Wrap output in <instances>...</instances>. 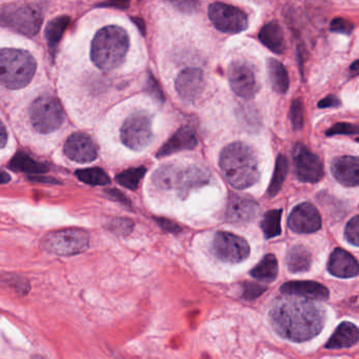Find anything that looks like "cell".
<instances>
[{"instance_id": "2", "label": "cell", "mask_w": 359, "mask_h": 359, "mask_svg": "<svg viewBox=\"0 0 359 359\" xmlns=\"http://www.w3.org/2000/svg\"><path fill=\"white\" fill-rule=\"evenodd\" d=\"M220 166L227 181L235 189L251 188L261 176L255 153L243 142L228 144L220 153Z\"/></svg>"}, {"instance_id": "33", "label": "cell", "mask_w": 359, "mask_h": 359, "mask_svg": "<svg viewBox=\"0 0 359 359\" xmlns=\"http://www.w3.org/2000/svg\"><path fill=\"white\" fill-rule=\"evenodd\" d=\"M134 222L130 218H114L109 224L111 232L119 236H127L133 231Z\"/></svg>"}, {"instance_id": "36", "label": "cell", "mask_w": 359, "mask_h": 359, "mask_svg": "<svg viewBox=\"0 0 359 359\" xmlns=\"http://www.w3.org/2000/svg\"><path fill=\"white\" fill-rule=\"evenodd\" d=\"M344 237L348 243L354 247H359V220L358 216H354L350 222L346 224L344 230Z\"/></svg>"}, {"instance_id": "43", "label": "cell", "mask_w": 359, "mask_h": 359, "mask_svg": "<svg viewBox=\"0 0 359 359\" xmlns=\"http://www.w3.org/2000/svg\"><path fill=\"white\" fill-rule=\"evenodd\" d=\"M172 5L175 6V7L181 10V11L185 12V13H192L194 10L197 9L199 3H198L197 1H187V0H183V1H173Z\"/></svg>"}, {"instance_id": "48", "label": "cell", "mask_w": 359, "mask_h": 359, "mask_svg": "<svg viewBox=\"0 0 359 359\" xmlns=\"http://www.w3.org/2000/svg\"><path fill=\"white\" fill-rule=\"evenodd\" d=\"M358 61H355L350 67V75L352 76V77L358 75Z\"/></svg>"}, {"instance_id": "34", "label": "cell", "mask_w": 359, "mask_h": 359, "mask_svg": "<svg viewBox=\"0 0 359 359\" xmlns=\"http://www.w3.org/2000/svg\"><path fill=\"white\" fill-rule=\"evenodd\" d=\"M290 115L293 129L296 130V131L303 129L305 117H303V100L300 98H296L293 101L292 105H291Z\"/></svg>"}, {"instance_id": "35", "label": "cell", "mask_w": 359, "mask_h": 359, "mask_svg": "<svg viewBox=\"0 0 359 359\" xmlns=\"http://www.w3.org/2000/svg\"><path fill=\"white\" fill-rule=\"evenodd\" d=\"M358 127L352 123H338L332 125L330 129L326 131V136L331 137L336 135L357 136L358 135Z\"/></svg>"}, {"instance_id": "28", "label": "cell", "mask_w": 359, "mask_h": 359, "mask_svg": "<svg viewBox=\"0 0 359 359\" xmlns=\"http://www.w3.org/2000/svg\"><path fill=\"white\" fill-rule=\"evenodd\" d=\"M289 172V162L286 156L280 154L276 160L275 169H274L273 176H272L271 183H270L269 189L267 191V195L269 197H274L280 193L286 181L287 175Z\"/></svg>"}, {"instance_id": "4", "label": "cell", "mask_w": 359, "mask_h": 359, "mask_svg": "<svg viewBox=\"0 0 359 359\" xmlns=\"http://www.w3.org/2000/svg\"><path fill=\"white\" fill-rule=\"evenodd\" d=\"M210 173L197 166L178 168L174 165L160 167L154 175L153 183L162 190H177L179 197L185 199L192 190L207 185Z\"/></svg>"}, {"instance_id": "30", "label": "cell", "mask_w": 359, "mask_h": 359, "mask_svg": "<svg viewBox=\"0 0 359 359\" xmlns=\"http://www.w3.org/2000/svg\"><path fill=\"white\" fill-rule=\"evenodd\" d=\"M282 209L270 210L263 215L261 228L265 238L271 239L282 234Z\"/></svg>"}, {"instance_id": "41", "label": "cell", "mask_w": 359, "mask_h": 359, "mask_svg": "<svg viewBox=\"0 0 359 359\" xmlns=\"http://www.w3.org/2000/svg\"><path fill=\"white\" fill-rule=\"evenodd\" d=\"M155 222L164 229L167 232L170 233H179L181 232V227H179L176 222H172V220H167V218L156 217Z\"/></svg>"}, {"instance_id": "22", "label": "cell", "mask_w": 359, "mask_h": 359, "mask_svg": "<svg viewBox=\"0 0 359 359\" xmlns=\"http://www.w3.org/2000/svg\"><path fill=\"white\" fill-rule=\"evenodd\" d=\"M358 328L354 323L344 321L336 328L333 335L326 344V348L329 350L351 348L358 342Z\"/></svg>"}, {"instance_id": "14", "label": "cell", "mask_w": 359, "mask_h": 359, "mask_svg": "<svg viewBox=\"0 0 359 359\" xmlns=\"http://www.w3.org/2000/svg\"><path fill=\"white\" fill-rule=\"evenodd\" d=\"M259 212V204L253 197L233 193L229 196L224 220L231 224H247L255 220Z\"/></svg>"}, {"instance_id": "38", "label": "cell", "mask_w": 359, "mask_h": 359, "mask_svg": "<svg viewBox=\"0 0 359 359\" xmlns=\"http://www.w3.org/2000/svg\"><path fill=\"white\" fill-rule=\"evenodd\" d=\"M354 30V24L346 18L336 17L334 18L330 24V31L334 33H340V34L350 35Z\"/></svg>"}, {"instance_id": "5", "label": "cell", "mask_w": 359, "mask_h": 359, "mask_svg": "<svg viewBox=\"0 0 359 359\" xmlns=\"http://www.w3.org/2000/svg\"><path fill=\"white\" fill-rule=\"evenodd\" d=\"M36 61L20 49H0V84L11 90L24 88L32 82Z\"/></svg>"}, {"instance_id": "18", "label": "cell", "mask_w": 359, "mask_h": 359, "mask_svg": "<svg viewBox=\"0 0 359 359\" xmlns=\"http://www.w3.org/2000/svg\"><path fill=\"white\" fill-rule=\"evenodd\" d=\"M280 292L286 296L299 297L309 300H325L329 298V290L323 284L312 280H295L280 287Z\"/></svg>"}, {"instance_id": "29", "label": "cell", "mask_w": 359, "mask_h": 359, "mask_svg": "<svg viewBox=\"0 0 359 359\" xmlns=\"http://www.w3.org/2000/svg\"><path fill=\"white\" fill-rule=\"evenodd\" d=\"M69 24V16H59V17L54 18L52 22L47 24L45 32V39H47V45L51 49L59 45Z\"/></svg>"}, {"instance_id": "26", "label": "cell", "mask_w": 359, "mask_h": 359, "mask_svg": "<svg viewBox=\"0 0 359 359\" xmlns=\"http://www.w3.org/2000/svg\"><path fill=\"white\" fill-rule=\"evenodd\" d=\"M277 274L278 261L273 254L263 256V259L250 271L252 277L268 284L274 282L277 278Z\"/></svg>"}, {"instance_id": "20", "label": "cell", "mask_w": 359, "mask_h": 359, "mask_svg": "<svg viewBox=\"0 0 359 359\" xmlns=\"http://www.w3.org/2000/svg\"><path fill=\"white\" fill-rule=\"evenodd\" d=\"M328 271L336 277H356L359 272L358 263L349 252L337 247L330 255Z\"/></svg>"}, {"instance_id": "16", "label": "cell", "mask_w": 359, "mask_h": 359, "mask_svg": "<svg viewBox=\"0 0 359 359\" xmlns=\"http://www.w3.org/2000/svg\"><path fill=\"white\" fill-rule=\"evenodd\" d=\"M63 151L67 158L78 164H90L98 155L96 144L91 136L82 132L72 134L66 142Z\"/></svg>"}, {"instance_id": "3", "label": "cell", "mask_w": 359, "mask_h": 359, "mask_svg": "<svg viewBox=\"0 0 359 359\" xmlns=\"http://www.w3.org/2000/svg\"><path fill=\"white\" fill-rule=\"evenodd\" d=\"M130 47L125 29L108 26L100 29L91 45V59L98 69L112 71L123 65Z\"/></svg>"}, {"instance_id": "11", "label": "cell", "mask_w": 359, "mask_h": 359, "mask_svg": "<svg viewBox=\"0 0 359 359\" xmlns=\"http://www.w3.org/2000/svg\"><path fill=\"white\" fill-rule=\"evenodd\" d=\"M209 17L220 32L237 34L247 28L249 20L243 10L222 3H214L209 7Z\"/></svg>"}, {"instance_id": "45", "label": "cell", "mask_w": 359, "mask_h": 359, "mask_svg": "<svg viewBox=\"0 0 359 359\" xmlns=\"http://www.w3.org/2000/svg\"><path fill=\"white\" fill-rule=\"evenodd\" d=\"M101 7H115L117 9L125 10L129 8L130 3L125 1H116V3H101Z\"/></svg>"}, {"instance_id": "10", "label": "cell", "mask_w": 359, "mask_h": 359, "mask_svg": "<svg viewBox=\"0 0 359 359\" xmlns=\"http://www.w3.org/2000/svg\"><path fill=\"white\" fill-rule=\"evenodd\" d=\"M214 255L222 263H240L249 257V243L243 237L230 232L216 233L212 243Z\"/></svg>"}, {"instance_id": "27", "label": "cell", "mask_w": 359, "mask_h": 359, "mask_svg": "<svg viewBox=\"0 0 359 359\" xmlns=\"http://www.w3.org/2000/svg\"><path fill=\"white\" fill-rule=\"evenodd\" d=\"M12 170L20 171V172L28 173V174L36 175L43 174L49 171L45 165L31 158L24 153H17L13 160L9 164Z\"/></svg>"}, {"instance_id": "31", "label": "cell", "mask_w": 359, "mask_h": 359, "mask_svg": "<svg viewBox=\"0 0 359 359\" xmlns=\"http://www.w3.org/2000/svg\"><path fill=\"white\" fill-rule=\"evenodd\" d=\"M146 167H137V168L128 169L123 172L119 173L116 176V181L123 187L129 190H136L139 185L140 181L146 175Z\"/></svg>"}, {"instance_id": "21", "label": "cell", "mask_w": 359, "mask_h": 359, "mask_svg": "<svg viewBox=\"0 0 359 359\" xmlns=\"http://www.w3.org/2000/svg\"><path fill=\"white\" fill-rule=\"evenodd\" d=\"M334 178L344 187H357L359 183L358 158L342 156L336 158L331 166Z\"/></svg>"}, {"instance_id": "47", "label": "cell", "mask_w": 359, "mask_h": 359, "mask_svg": "<svg viewBox=\"0 0 359 359\" xmlns=\"http://www.w3.org/2000/svg\"><path fill=\"white\" fill-rule=\"evenodd\" d=\"M11 181V176L5 171H0V185L1 183H8Z\"/></svg>"}, {"instance_id": "32", "label": "cell", "mask_w": 359, "mask_h": 359, "mask_svg": "<svg viewBox=\"0 0 359 359\" xmlns=\"http://www.w3.org/2000/svg\"><path fill=\"white\" fill-rule=\"evenodd\" d=\"M75 174L79 181L86 183V185H109L111 181L107 173L100 168H90L84 169V170H78Z\"/></svg>"}, {"instance_id": "42", "label": "cell", "mask_w": 359, "mask_h": 359, "mask_svg": "<svg viewBox=\"0 0 359 359\" xmlns=\"http://www.w3.org/2000/svg\"><path fill=\"white\" fill-rule=\"evenodd\" d=\"M339 98L335 95H329L326 98L321 99L319 102V108L328 109V108H337L340 106Z\"/></svg>"}, {"instance_id": "40", "label": "cell", "mask_w": 359, "mask_h": 359, "mask_svg": "<svg viewBox=\"0 0 359 359\" xmlns=\"http://www.w3.org/2000/svg\"><path fill=\"white\" fill-rule=\"evenodd\" d=\"M106 194L109 197L112 198L113 200H116V201L121 202V204H123L125 207H128L131 209V201H130L129 198H128L123 192H121L117 189H108L106 190Z\"/></svg>"}, {"instance_id": "39", "label": "cell", "mask_w": 359, "mask_h": 359, "mask_svg": "<svg viewBox=\"0 0 359 359\" xmlns=\"http://www.w3.org/2000/svg\"><path fill=\"white\" fill-rule=\"evenodd\" d=\"M243 298L245 300H254L259 298L267 290L265 286L259 284H253V282H245L243 284Z\"/></svg>"}, {"instance_id": "15", "label": "cell", "mask_w": 359, "mask_h": 359, "mask_svg": "<svg viewBox=\"0 0 359 359\" xmlns=\"http://www.w3.org/2000/svg\"><path fill=\"white\" fill-rule=\"evenodd\" d=\"M288 226L297 234H311L321 228V216L314 204L303 202L291 212Z\"/></svg>"}, {"instance_id": "17", "label": "cell", "mask_w": 359, "mask_h": 359, "mask_svg": "<svg viewBox=\"0 0 359 359\" xmlns=\"http://www.w3.org/2000/svg\"><path fill=\"white\" fill-rule=\"evenodd\" d=\"M175 88L183 100L194 102L204 90V72L198 68H187L177 76Z\"/></svg>"}, {"instance_id": "9", "label": "cell", "mask_w": 359, "mask_h": 359, "mask_svg": "<svg viewBox=\"0 0 359 359\" xmlns=\"http://www.w3.org/2000/svg\"><path fill=\"white\" fill-rule=\"evenodd\" d=\"M121 138L131 150L146 148L153 139L152 116L144 111L132 113L121 127Z\"/></svg>"}, {"instance_id": "12", "label": "cell", "mask_w": 359, "mask_h": 359, "mask_svg": "<svg viewBox=\"0 0 359 359\" xmlns=\"http://www.w3.org/2000/svg\"><path fill=\"white\" fill-rule=\"evenodd\" d=\"M295 173L301 183H319L325 176L323 165L319 156L311 152L305 144L298 142L293 148Z\"/></svg>"}, {"instance_id": "37", "label": "cell", "mask_w": 359, "mask_h": 359, "mask_svg": "<svg viewBox=\"0 0 359 359\" xmlns=\"http://www.w3.org/2000/svg\"><path fill=\"white\" fill-rule=\"evenodd\" d=\"M146 91L148 94L155 99L156 102L162 105L165 102V95L162 92V88H160V84L156 82L155 78L152 74H148V78H146Z\"/></svg>"}, {"instance_id": "7", "label": "cell", "mask_w": 359, "mask_h": 359, "mask_svg": "<svg viewBox=\"0 0 359 359\" xmlns=\"http://www.w3.org/2000/svg\"><path fill=\"white\" fill-rule=\"evenodd\" d=\"M43 16L38 10L24 5H8L0 9V26L24 36H34L40 30Z\"/></svg>"}, {"instance_id": "44", "label": "cell", "mask_w": 359, "mask_h": 359, "mask_svg": "<svg viewBox=\"0 0 359 359\" xmlns=\"http://www.w3.org/2000/svg\"><path fill=\"white\" fill-rule=\"evenodd\" d=\"M8 142V131L6 125L0 121V148H3Z\"/></svg>"}, {"instance_id": "6", "label": "cell", "mask_w": 359, "mask_h": 359, "mask_svg": "<svg viewBox=\"0 0 359 359\" xmlns=\"http://www.w3.org/2000/svg\"><path fill=\"white\" fill-rule=\"evenodd\" d=\"M31 123L38 133L49 134L61 129L66 114L61 101L52 95H43L30 107Z\"/></svg>"}, {"instance_id": "23", "label": "cell", "mask_w": 359, "mask_h": 359, "mask_svg": "<svg viewBox=\"0 0 359 359\" xmlns=\"http://www.w3.org/2000/svg\"><path fill=\"white\" fill-rule=\"evenodd\" d=\"M259 38L265 47L275 54L284 52V33L277 22H271L265 24L259 32Z\"/></svg>"}, {"instance_id": "19", "label": "cell", "mask_w": 359, "mask_h": 359, "mask_svg": "<svg viewBox=\"0 0 359 359\" xmlns=\"http://www.w3.org/2000/svg\"><path fill=\"white\" fill-rule=\"evenodd\" d=\"M198 144L195 131L190 125L179 128L172 137L165 142L164 146L158 150L156 158H162L173 155L175 153L185 150H193Z\"/></svg>"}, {"instance_id": "1", "label": "cell", "mask_w": 359, "mask_h": 359, "mask_svg": "<svg viewBox=\"0 0 359 359\" xmlns=\"http://www.w3.org/2000/svg\"><path fill=\"white\" fill-rule=\"evenodd\" d=\"M270 321L282 337L294 342H307L323 331L326 311L314 301L288 296L278 298L272 305Z\"/></svg>"}, {"instance_id": "24", "label": "cell", "mask_w": 359, "mask_h": 359, "mask_svg": "<svg viewBox=\"0 0 359 359\" xmlns=\"http://www.w3.org/2000/svg\"><path fill=\"white\" fill-rule=\"evenodd\" d=\"M312 265V256L307 247L297 245L291 247L287 255V266L292 273H303L310 270Z\"/></svg>"}, {"instance_id": "8", "label": "cell", "mask_w": 359, "mask_h": 359, "mask_svg": "<svg viewBox=\"0 0 359 359\" xmlns=\"http://www.w3.org/2000/svg\"><path fill=\"white\" fill-rule=\"evenodd\" d=\"M90 236L82 229H63L49 233L43 239V247L49 253L71 256L82 253L89 247Z\"/></svg>"}, {"instance_id": "49", "label": "cell", "mask_w": 359, "mask_h": 359, "mask_svg": "<svg viewBox=\"0 0 359 359\" xmlns=\"http://www.w3.org/2000/svg\"><path fill=\"white\" fill-rule=\"evenodd\" d=\"M30 179H32V181H41V183H59V181H54V179L43 178V177L30 176Z\"/></svg>"}, {"instance_id": "13", "label": "cell", "mask_w": 359, "mask_h": 359, "mask_svg": "<svg viewBox=\"0 0 359 359\" xmlns=\"http://www.w3.org/2000/svg\"><path fill=\"white\" fill-rule=\"evenodd\" d=\"M228 77L233 92L241 98H253L259 92V80L253 68L247 61H233L229 67Z\"/></svg>"}, {"instance_id": "46", "label": "cell", "mask_w": 359, "mask_h": 359, "mask_svg": "<svg viewBox=\"0 0 359 359\" xmlns=\"http://www.w3.org/2000/svg\"><path fill=\"white\" fill-rule=\"evenodd\" d=\"M132 20H133V22L137 24L138 29H139L140 32L142 33V35L146 34V26H144V20L139 17H133L132 18Z\"/></svg>"}, {"instance_id": "25", "label": "cell", "mask_w": 359, "mask_h": 359, "mask_svg": "<svg viewBox=\"0 0 359 359\" xmlns=\"http://www.w3.org/2000/svg\"><path fill=\"white\" fill-rule=\"evenodd\" d=\"M267 67L273 90L278 94H286L290 86V77L286 67L275 59H268Z\"/></svg>"}]
</instances>
